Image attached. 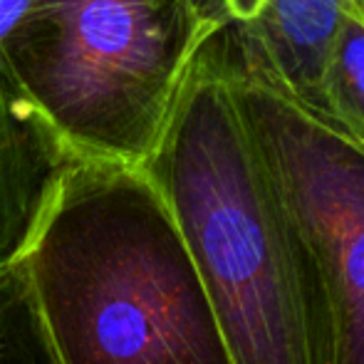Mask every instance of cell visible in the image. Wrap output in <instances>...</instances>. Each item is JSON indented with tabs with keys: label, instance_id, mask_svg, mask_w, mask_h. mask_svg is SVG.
<instances>
[{
	"label": "cell",
	"instance_id": "30bf717a",
	"mask_svg": "<svg viewBox=\"0 0 364 364\" xmlns=\"http://www.w3.org/2000/svg\"><path fill=\"white\" fill-rule=\"evenodd\" d=\"M357 5H360V10H362V15H364V0H360Z\"/></svg>",
	"mask_w": 364,
	"mask_h": 364
},
{
	"label": "cell",
	"instance_id": "ba28073f",
	"mask_svg": "<svg viewBox=\"0 0 364 364\" xmlns=\"http://www.w3.org/2000/svg\"><path fill=\"white\" fill-rule=\"evenodd\" d=\"M0 364H58L20 260L0 268Z\"/></svg>",
	"mask_w": 364,
	"mask_h": 364
},
{
	"label": "cell",
	"instance_id": "9c48e42d",
	"mask_svg": "<svg viewBox=\"0 0 364 364\" xmlns=\"http://www.w3.org/2000/svg\"><path fill=\"white\" fill-rule=\"evenodd\" d=\"M38 0H0V45L13 35Z\"/></svg>",
	"mask_w": 364,
	"mask_h": 364
},
{
	"label": "cell",
	"instance_id": "3957f363",
	"mask_svg": "<svg viewBox=\"0 0 364 364\" xmlns=\"http://www.w3.org/2000/svg\"><path fill=\"white\" fill-rule=\"evenodd\" d=\"M216 33L196 0H38L0 53L70 159L144 168Z\"/></svg>",
	"mask_w": 364,
	"mask_h": 364
},
{
	"label": "cell",
	"instance_id": "8992f818",
	"mask_svg": "<svg viewBox=\"0 0 364 364\" xmlns=\"http://www.w3.org/2000/svg\"><path fill=\"white\" fill-rule=\"evenodd\" d=\"M70 161L0 53V268L23 258Z\"/></svg>",
	"mask_w": 364,
	"mask_h": 364
},
{
	"label": "cell",
	"instance_id": "6da1fadb",
	"mask_svg": "<svg viewBox=\"0 0 364 364\" xmlns=\"http://www.w3.org/2000/svg\"><path fill=\"white\" fill-rule=\"evenodd\" d=\"M144 171L181 230L233 364H335L320 273L245 134L218 33L193 60Z\"/></svg>",
	"mask_w": 364,
	"mask_h": 364
},
{
	"label": "cell",
	"instance_id": "5b68a950",
	"mask_svg": "<svg viewBox=\"0 0 364 364\" xmlns=\"http://www.w3.org/2000/svg\"><path fill=\"white\" fill-rule=\"evenodd\" d=\"M240 58L322 119V68L340 18L360 0H196Z\"/></svg>",
	"mask_w": 364,
	"mask_h": 364
},
{
	"label": "cell",
	"instance_id": "7a4b0ae2",
	"mask_svg": "<svg viewBox=\"0 0 364 364\" xmlns=\"http://www.w3.org/2000/svg\"><path fill=\"white\" fill-rule=\"evenodd\" d=\"M20 263L58 364H233L144 168L73 159Z\"/></svg>",
	"mask_w": 364,
	"mask_h": 364
},
{
	"label": "cell",
	"instance_id": "52a82bcc",
	"mask_svg": "<svg viewBox=\"0 0 364 364\" xmlns=\"http://www.w3.org/2000/svg\"><path fill=\"white\" fill-rule=\"evenodd\" d=\"M322 119L364 149V15L342 13L322 68Z\"/></svg>",
	"mask_w": 364,
	"mask_h": 364
},
{
	"label": "cell",
	"instance_id": "277c9868",
	"mask_svg": "<svg viewBox=\"0 0 364 364\" xmlns=\"http://www.w3.org/2000/svg\"><path fill=\"white\" fill-rule=\"evenodd\" d=\"M218 40L245 134L320 273L335 364H364V149Z\"/></svg>",
	"mask_w": 364,
	"mask_h": 364
}]
</instances>
